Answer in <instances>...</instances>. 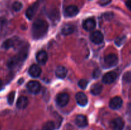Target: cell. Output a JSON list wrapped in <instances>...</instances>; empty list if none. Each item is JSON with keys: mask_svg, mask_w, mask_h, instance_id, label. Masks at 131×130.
Wrapping results in <instances>:
<instances>
[{"mask_svg": "<svg viewBox=\"0 0 131 130\" xmlns=\"http://www.w3.org/2000/svg\"><path fill=\"white\" fill-rule=\"evenodd\" d=\"M75 31L74 25L71 24H66L61 29V34L64 36H67L73 33Z\"/></svg>", "mask_w": 131, "mask_h": 130, "instance_id": "19", "label": "cell"}, {"mask_svg": "<svg viewBox=\"0 0 131 130\" xmlns=\"http://www.w3.org/2000/svg\"><path fill=\"white\" fill-rule=\"evenodd\" d=\"M15 93L14 91L11 92L8 96V103L9 105H12L14 103V99H15Z\"/></svg>", "mask_w": 131, "mask_h": 130, "instance_id": "26", "label": "cell"}, {"mask_svg": "<svg viewBox=\"0 0 131 130\" xmlns=\"http://www.w3.org/2000/svg\"><path fill=\"white\" fill-rule=\"evenodd\" d=\"M23 8V4L19 1H15L13 3L12 5V8L14 11H19Z\"/></svg>", "mask_w": 131, "mask_h": 130, "instance_id": "24", "label": "cell"}, {"mask_svg": "<svg viewBox=\"0 0 131 130\" xmlns=\"http://www.w3.org/2000/svg\"><path fill=\"white\" fill-rule=\"evenodd\" d=\"M79 13V9L75 5L68 6L64 10V15L67 17H73L76 16Z\"/></svg>", "mask_w": 131, "mask_h": 130, "instance_id": "8", "label": "cell"}, {"mask_svg": "<svg viewBox=\"0 0 131 130\" xmlns=\"http://www.w3.org/2000/svg\"><path fill=\"white\" fill-rule=\"evenodd\" d=\"M56 76L59 79H64L67 74V70L63 66H59L56 68L55 71Z\"/></svg>", "mask_w": 131, "mask_h": 130, "instance_id": "17", "label": "cell"}, {"mask_svg": "<svg viewBox=\"0 0 131 130\" xmlns=\"http://www.w3.org/2000/svg\"><path fill=\"white\" fill-rule=\"evenodd\" d=\"M117 77V74L114 71H110L105 74L102 77V82L104 84H110L115 82Z\"/></svg>", "mask_w": 131, "mask_h": 130, "instance_id": "9", "label": "cell"}, {"mask_svg": "<svg viewBox=\"0 0 131 130\" xmlns=\"http://www.w3.org/2000/svg\"><path fill=\"white\" fill-rule=\"evenodd\" d=\"M90 40L95 44H101L103 42L104 35L99 31H95L90 34Z\"/></svg>", "mask_w": 131, "mask_h": 130, "instance_id": "6", "label": "cell"}, {"mask_svg": "<svg viewBox=\"0 0 131 130\" xmlns=\"http://www.w3.org/2000/svg\"><path fill=\"white\" fill-rule=\"evenodd\" d=\"M75 99L78 105L81 107H84L88 103V98L83 92H79L75 95Z\"/></svg>", "mask_w": 131, "mask_h": 130, "instance_id": "11", "label": "cell"}, {"mask_svg": "<svg viewBox=\"0 0 131 130\" xmlns=\"http://www.w3.org/2000/svg\"><path fill=\"white\" fill-rule=\"evenodd\" d=\"M118 57L115 54H109L107 55L104 58V62L105 64L107 65V67H112L117 64Z\"/></svg>", "mask_w": 131, "mask_h": 130, "instance_id": "5", "label": "cell"}, {"mask_svg": "<svg viewBox=\"0 0 131 130\" xmlns=\"http://www.w3.org/2000/svg\"><path fill=\"white\" fill-rule=\"evenodd\" d=\"M75 123L78 127H85L88 126V119L84 115H78L75 119Z\"/></svg>", "mask_w": 131, "mask_h": 130, "instance_id": "14", "label": "cell"}, {"mask_svg": "<svg viewBox=\"0 0 131 130\" xmlns=\"http://www.w3.org/2000/svg\"><path fill=\"white\" fill-rule=\"evenodd\" d=\"M49 25L43 19H38L34 22L32 26V34L34 39L38 40L46 36L48 31Z\"/></svg>", "mask_w": 131, "mask_h": 130, "instance_id": "1", "label": "cell"}, {"mask_svg": "<svg viewBox=\"0 0 131 130\" xmlns=\"http://www.w3.org/2000/svg\"><path fill=\"white\" fill-rule=\"evenodd\" d=\"M69 96L67 93H60L57 95L56 98V102L58 106L61 107H64L68 104L69 102Z\"/></svg>", "mask_w": 131, "mask_h": 130, "instance_id": "3", "label": "cell"}, {"mask_svg": "<svg viewBox=\"0 0 131 130\" xmlns=\"http://www.w3.org/2000/svg\"><path fill=\"white\" fill-rule=\"evenodd\" d=\"M38 8V3H35L31 6H29L28 9H27L26 11V16L28 18L29 20H31L34 17L36 11H37V9Z\"/></svg>", "mask_w": 131, "mask_h": 130, "instance_id": "15", "label": "cell"}, {"mask_svg": "<svg viewBox=\"0 0 131 130\" xmlns=\"http://www.w3.org/2000/svg\"><path fill=\"white\" fill-rule=\"evenodd\" d=\"M27 87L30 93L33 94H37L40 90L41 85L38 81L32 80L28 82V84H27Z\"/></svg>", "mask_w": 131, "mask_h": 130, "instance_id": "7", "label": "cell"}, {"mask_svg": "<svg viewBox=\"0 0 131 130\" xmlns=\"http://www.w3.org/2000/svg\"><path fill=\"white\" fill-rule=\"evenodd\" d=\"M102 1H105V0H102Z\"/></svg>", "mask_w": 131, "mask_h": 130, "instance_id": "32", "label": "cell"}, {"mask_svg": "<svg viewBox=\"0 0 131 130\" xmlns=\"http://www.w3.org/2000/svg\"><path fill=\"white\" fill-rule=\"evenodd\" d=\"M88 84V81L86 79H81L78 82V85L82 89H85Z\"/></svg>", "mask_w": 131, "mask_h": 130, "instance_id": "25", "label": "cell"}, {"mask_svg": "<svg viewBox=\"0 0 131 130\" xmlns=\"http://www.w3.org/2000/svg\"><path fill=\"white\" fill-rule=\"evenodd\" d=\"M124 79H125V80H126L127 82H131V73H127L124 75Z\"/></svg>", "mask_w": 131, "mask_h": 130, "instance_id": "28", "label": "cell"}, {"mask_svg": "<svg viewBox=\"0 0 131 130\" xmlns=\"http://www.w3.org/2000/svg\"><path fill=\"white\" fill-rule=\"evenodd\" d=\"M128 108H129V110L131 112V104L129 105V106H128Z\"/></svg>", "mask_w": 131, "mask_h": 130, "instance_id": "30", "label": "cell"}, {"mask_svg": "<svg viewBox=\"0 0 131 130\" xmlns=\"http://www.w3.org/2000/svg\"><path fill=\"white\" fill-rule=\"evenodd\" d=\"M36 59L37 62L41 65H44L47 62L48 59V56L46 51L41 50L39 51L36 55Z\"/></svg>", "mask_w": 131, "mask_h": 130, "instance_id": "13", "label": "cell"}, {"mask_svg": "<svg viewBox=\"0 0 131 130\" xmlns=\"http://www.w3.org/2000/svg\"><path fill=\"white\" fill-rule=\"evenodd\" d=\"M83 27L84 30L90 31L93 30L96 27V22L93 18H89L83 22Z\"/></svg>", "mask_w": 131, "mask_h": 130, "instance_id": "12", "label": "cell"}, {"mask_svg": "<svg viewBox=\"0 0 131 130\" xmlns=\"http://www.w3.org/2000/svg\"><path fill=\"white\" fill-rule=\"evenodd\" d=\"M1 86H2V82H1V80H0V88L1 87Z\"/></svg>", "mask_w": 131, "mask_h": 130, "instance_id": "31", "label": "cell"}, {"mask_svg": "<svg viewBox=\"0 0 131 130\" xmlns=\"http://www.w3.org/2000/svg\"><path fill=\"white\" fill-rule=\"evenodd\" d=\"M102 85L99 83L97 84H95L92 85V88H91V93L95 96L99 95L101 93L102 90Z\"/></svg>", "mask_w": 131, "mask_h": 130, "instance_id": "20", "label": "cell"}, {"mask_svg": "<svg viewBox=\"0 0 131 130\" xmlns=\"http://www.w3.org/2000/svg\"><path fill=\"white\" fill-rule=\"evenodd\" d=\"M125 4H126V6L128 9L131 11V0H127Z\"/></svg>", "mask_w": 131, "mask_h": 130, "instance_id": "29", "label": "cell"}, {"mask_svg": "<svg viewBox=\"0 0 131 130\" xmlns=\"http://www.w3.org/2000/svg\"><path fill=\"white\" fill-rule=\"evenodd\" d=\"M15 45V41H14V40L10 38V39H7L2 43V47L5 50H8L9 48H10L11 47H14Z\"/></svg>", "mask_w": 131, "mask_h": 130, "instance_id": "21", "label": "cell"}, {"mask_svg": "<svg viewBox=\"0 0 131 130\" xmlns=\"http://www.w3.org/2000/svg\"><path fill=\"white\" fill-rule=\"evenodd\" d=\"M42 73V70L40 67L37 64H33L30 66L29 69V74L32 77L37 78Z\"/></svg>", "mask_w": 131, "mask_h": 130, "instance_id": "16", "label": "cell"}, {"mask_svg": "<svg viewBox=\"0 0 131 130\" xmlns=\"http://www.w3.org/2000/svg\"><path fill=\"white\" fill-rule=\"evenodd\" d=\"M55 124L52 121H48L43 124L42 130H54Z\"/></svg>", "mask_w": 131, "mask_h": 130, "instance_id": "22", "label": "cell"}, {"mask_svg": "<svg viewBox=\"0 0 131 130\" xmlns=\"http://www.w3.org/2000/svg\"><path fill=\"white\" fill-rule=\"evenodd\" d=\"M125 126V122L124 120L120 117H117L110 122V126L113 130H122Z\"/></svg>", "mask_w": 131, "mask_h": 130, "instance_id": "4", "label": "cell"}, {"mask_svg": "<svg viewBox=\"0 0 131 130\" xmlns=\"http://www.w3.org/2000/svg\"><path fill=\"white\" fill-rule=\"evenodd\" d=\"M28 54V46H24L19 53L14 57L9 59L7 62V66L9 68L12 69L15 68L18 64L23 62L26 59Z\"/></svg>", "mask_w": 131, "mask_h": 130, "instance_id": "2", "label": "cell"}, {"mask_svg": "<svg viewBox=\"0 0 131 130\" xmlns=\"http://www.w3.org/2000/svg\"><path fill=\"white\" fill-rule=\"evenodd\" d=\"M123 100L120 97L115 96L110 100V107L113 110H118L122 106Z\"/></svg>", "mask_w": 131, "mask_h": 130, "instance_id": "10", "label": "cell"}, {"mask_svg": "<svg viewBox=\"0 0 131 130\" xmlns=\"http://www.w3.org/2000/svg\"><path fill=\"white\" fill-rule=\"evenodd\" d=\"M125 39H126V36H120L117 37L116 38V40H115V44L117 46H118V47H120V46H121L125 42Z\"/></svg>", "mask_w": 131, "mask_h": 130, "instance_id": "23", "label": "cell"}, {"mask_svg": "<svg viewBox=\"0 0 131 130\" xmlns=\"http://www.w3.org/2000/svg\"><path fill=\"white\" fill-rule=\"evenodd\" d=\"M28 105V99L25 96H20L17 99L16 105L19 109H24Z\"/></svg>", "mask_w": 131, "mask_h": 130, "instance_id": "18", "label": "cell"}, {"mask_svg": "<svg viewBox=\"0 0 131 130\" xmlns=\"http://www.w3.org/2000/svg\"><path fill=\"white\" fill-rule=\"evenodd\" d=\"M101 74V71L100 70L99 68H96L95 69L94 71H93V73H92V76L94 79H97L100 76Z\"/></svg>", "mask_w": 131, "mask_h": 130, "instance_id": "27", "label": "cell"}]
</instances>
